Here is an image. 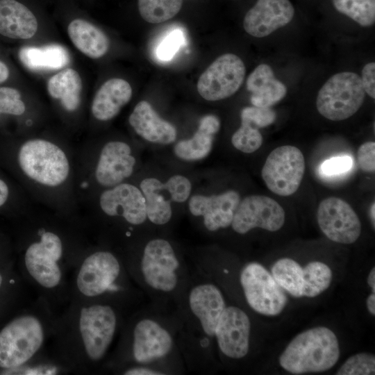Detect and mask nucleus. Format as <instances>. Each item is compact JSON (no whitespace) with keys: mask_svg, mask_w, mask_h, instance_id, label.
Listing matches in <instances>:
<instances>
[{"mask_svg":"<svg viewBox=\"0 0 375 375\" xmlns=\"http://www.w3.org/2000/svg\"><path fill=\"white\" fill-rule=\"evenodd\" d=\"M20 219L17 272L37 297L59 312L69 303L72 273L92 238L81 217H62L38 205Z\"/></svg>","mask_w":375,"mask_h":375,"instance_id":"1","label":"nucleus"},{"mask_svg":"<svg viewBox=\"0 0 375 375\" xmlns=\"http://www.w3.org/2000/svg\"><path fill=\"white\" fill-rule=\"evenodd\" d=\"M15 162L25 192L35 204L62 217H81L75 144L58 124L21 135Z\"/></svg>","mask_w":375,"mask_h":375,"instance_id":"2","label":"nucleus"},{"mask_svg":"<svg viewBox=\"0 0 375 375\" xmlns=\"http://www.w3.org/2000/svg\"><path fill=\"white\" fill-rule=\"evenodd\" d=\"M130 312L110 303L69 301L47 349L69 374H101Z\"/></svg>","mask_w":375,"mask_h":375,"instance_id":"3","label":"nucleus"},{"mask_svg":"<svg viewBox=\"0 0 375 375\" xmlns=\"http://www.w3.org/2000/svg\"><path fill=\"white\" fill-rule=\"evenodd\" d=\"M178 324L173 310L152 304L130 312L103 374L126 364L156 365L169 374L186 372L178 345Z\"/></svg>","mask_w":375,"mask_h":375,"instance_id":"4","label":"nucleus"},{"mask_svg":"<svg viewBox=\"0 0 375 375\" xmlns=\"http://www.w3.org/2000/svg\"><path fill=\"white\" fill-rule=\"evenodd\" d=\"M227 305L219 285L196 266L185 292L173 310L178 324V345L187 369L210 372L215 334Z\"/></svg>","mask_w":375,"mask_h":375,"instance_id":"5","label":"nucleus"},{"mask_svg":"<svg viewBox=\"0 0 375 375\" xmlns=\"http://www.w3.org/2000/svg\"><path fill=\"white\" fill-rule=\"evenodd\" d=\"M118 248L132 281L152 304L169 309L179 302L191 272L170 240L156 237L142 242L137 236Z\"/></svg>","mask_w":375,"mask_h":375,"instance_id":"6","label":"nucleus"},{"mask_svg":"<svg viewBox=\"0 0 375 375\" xmlns=\"http://www.w3.org/2000/svg\"><path fill=\"white\" fill-rule=\"evenodd\" d=\"M142 296L120 249L92 238L72 273L69 302L110 303L131 312Z\"/></svg>","mask_w":375,"mask_h":375,"instance_id":"7","label":"nucleus"},{"mask_svg":"<svg viewBox=\"0 0 375 375\" xmlns=\"http://www.w3.org/2000/svg\"><path fill=\"white\" fill-rule=\"evenodd\" d=\"M136 166L137 158L128 142L117 138L99 141L87 136L75 145L78 202L98 191L128 181Z\"/></svg>","mask_w":375,"mask_h":375,"instance_id":"8","label":"nucleus"},{"mask_svg":"<svg viewBox=\"0 0 375 375\" xmlns=\"http://www.w3.org/2000/svg\"><path fill=\"white\" fill-rule=\"evenodd\" d=\"M58 314L37 297L0 325V373L27 362L47 348Z\"/></svg>","mask_w":375,"mask_h":375,"instance_id":"9","label":"nucleus"},{"mask_svg":"<svg viewBox=\"0 0 375 375\" xmlns=\"http://www.w3.org/2000/svg\"><path fill=\"white\" fill-rule=\"evenodd\" d=\"M45 92L53 117L72 138L85 131L88 91L85 76L73 63L44 78Z\"/></svg>","mask_w":375,"mask_h":375,"instance_id":"10","label":"nucleus"},{"mask_svg":"<svg viewBox=\"0 0 375 375\" xmlns=\"http://www.w3.org/2000/svg\"><path fill=\"white\" fill-rule=\"evenodd\" d=\"M340 355L335 333L326 326L308 329L294 337L281 354V367L292 374L328 371Z\"/></svg>","mask_w":375,"mask_h":375,"instance_id":"11","label":"nucleus"},{"mask_svg":"<svg viewBox=\"0 0 375 375\" xmlns=\"http://www.w3.org/2000/svg\"><path fill=\"white\" fill-rule=\"evenodd\" d=\"M365 97L361 78L351 72L333 75L318 92L316 106L318 112L332 121L344 120L361 107Z\"/></svg>","mask_w":375,"mask_h":375,"instance_id":"12","label":"nucleus"},{"mask_svg":"<svg viewBox=\"0 0 375 375\" xmlns=\"http://www.w3.org/2000/svg\"><path fill=\"white\" fill-rule=\"evenodd\" d=\"M239 283L248 306L265 316L281 313L288 303L285 291L261 264L251 262L239 274Z\"/></svg>","mask_w":375,"mask_h":375,"instance_id":"13","label":"nucleus"},{"mask_svg":"<svg viewBox=\"0 0 375 375\" xmlns=\"http://www.w3.org/2000/svg\"><path fill=\"white\" fill-rule=\"evenodd\" d=\"M0 35L23 44L58 41L57 30L17 0H0Z\"/></svg>","mask_w":375,"mask_h":375,"instance_id":"14","label":"nucleus"},{"mask_svg":"<svg viewBox=\"0 0 375 375\" xmlns=\"http://www.w3.org/2000/svg\"><path fill=\"white\" fill-rule=\"evenodd\" d=\"M305 172V160L296 147L276 148L267 156L261 175L267 187L276 194L288 197L295 193Z\"/></svg>","mask_w":375,"mask_h":375,"instance_id":"15","label":"nucleus"},{"mask_svg":"<svg viewBox=\"0 0 375 375\" xmlns=\"http://www.w3.org/2000/svg\"><path fill=\"white\" fill-rule=\"evenodd\" d=\"M17 119L28 133L51 124L53 115L49 106L31 88L0 86V118Z\"/></svg>","mask_w":375,"mask_h":375,"instance_id":"16","label":"nucleus"},{"mask_svg":"<svg viewBox=\"0 0 375 375\" xmlns=\"http://www.w3.org/2000/svg\"><path fill=\"white\" fill-rule=\"evenodd\" d=\"M245 73L244 64L240 57L233 53H224L201 74L197 81V91L207 101L226 99L239 90Z\"/></svg>","mask_w":375,"mask_h":375,"instance_id":"17","label":"nucleus"},{"mask_svg":"<svg viewBox=\"0 0 375 375\" xmlns=\"http://www.w3.org/2000/svg\"><path fill=\"white\" fill-rule=\"evenodd\" d=\"M251 322L240 307L226 305L219 319L215 334V347L229 360H240L249 352Z\"/></svg>","mask_w":375,"mask_h":375,"instance_id":"18","label":"nucleus"},{"mask_svg":"<svg viewBox=\"0 0 375 375\" xmlns=\"http://www.w3.org/2000/svg\"><path fill=\"white\" fill-rule=\"evenodd\" d=\"M133 97V88L125 78L114 76L104 80L88 103L85 131L92 135L97 126L114 119Z\"/></svg>","mask_w":375,"mask_h":375,"instance_id":"19","label":"nucleus"},{"mask_svg":"<svg viewBox=\"0 0 375 375\" xmlns=\"http://www.w3.org/2000/svg\"><path fill=\"white\" fill-rule=\"evenodd\" d=\"M285 223V211L273 199L263 195H249L240 200L231 225L240 235L260 228L274 232Z\"/></svg>","mask_w":375,"mask_h":375,"instance_id":"20","label":"nucleus"},{"mask_svg":"<svg viewBox=\"0 0 375 375\" xmlns=\"http://www.w3.org/2000/svg\"><path fill=\"white\" fill-rule=\"evenodd\" d=\"M317 219L322 232L335 242L352 244L360 235L359 217L350 205L340 198L322 200L317 208Z\"/></svg>","mask_w":375,"mask_h":375,"instance_id":"21","label":"nucleus"},{"mask_svg":"<svg viewBox=\"0 0 375 375\" xmlns=\"http://www.w3.org/2000/svg\"><path fill=\"white\" fill-rule=\"evenodd\" d=\"M240 200L233 190L210 196L194 194L189 198L188 209L192 215L201 218L206 231L215 233L231 226Z\"/></svg>","mask_w":375,"mask_h":375,"instance_id":"22","label":"nucleus"},{"mask_svg":"<svg viewBox=\"0 0 375 375\" xmlns=\"http://www.w3.org/2000/svg\"><path fill=\"white\" fill-rule=\"evenodd\" d=\"M17 57L30 74L44 78L73 64L69 50L59 41L23 44L17 51Z\"/></svg>","mask_w":375,"mask_h":375,"instance_id":"23","label":"nucleus"},{"mask_svg":"<svg viewBox=\"0 0 375 375\" xmlns=\"http://www.w3.org/2000/svg\"><path fill=\"white\" fill-rule=\"evenodd\" d=\"M294 8L289 0H257L243 20L245 31L255 38H264L289 24Z\"/></svg>","mask_w":375,"mask_h":375,"instance_id":"24","label":"nucleus"},{"mask_svg":"<svg viewBox=\"0 0 375 375\" xmlns=\"http://www.w3.org/2000/svg\"><path fill=\"white\" fill-rule=\"evenodd\" d=\"M64 31L72 47L87 59L98 61L110 53V36L100 26L85 17L69 19L65 24Z\"/></svg>","mask_w":375,"mask_h":375,"instance_id":"25","label":"nucleus"},{"mask_svg":"<svg viewBox=\"0 0 375 375\" xmlns=\"http://www.w3.org/2000/svg\"><path fill=\"white\" fill-rule=\"evenodd\" d=\"M128 122L133 131L149 142L167 145L176 140V127L160 117L147 101L142 100L136 103Z\"/></svg>","mask_w":375,"mask_h":375,"instance_id":"26","label":"nucleus"},{"mask_svg":"<svg viewBox=\"0 0 375 375\" xmlns=\"http://www.w3.org/2000/svg\"><path fill=\"white\" fill-rule=\"evenodd\" d=\"M219 119L214 115L201 118L197 131L189 139L178 141L174 147L177 158L186 161L200 160L207 157L212 148L214 137L219 131Z\"/></svg>","mask_w":375,"mask_h":375,"instance_id":"27","label":"nucleus"},{"mask_svg":"<svg viewBox=\"0 0 375 375\" xmlns=\"http://www.w3.org/2000/svg\"><path fill=\"white\" fill-rule=\"evenodd\" d=\"M246 86L251 92L253 106L270 108L287 93L286 86L276 79L271 67L267 64L258 65L247 78Z\"/></svg>","mask_w":375,"mask_h":375,"instance_id":"28","label":"nucleus"},{"mask_svg":"<svg viewBox=\"0 0 375 375\" xmlns=\"http://www.w3.org/2000/svg\"><path fill=\"white\" fill-rule=\"evenodd\" d=\"M145 199L147 220L157 226L167 224L172 217L170 200L165 197L163 183L158 178L142 179L138 186Z\"/></svg>","mask_w":375,"mask_h":375,"instance_id":"29","label":"nucleus"},{"mask_svg":"<svg viewBox=\"0 0 375 375\" xmlns=\"http://www.w3.org/2000/svg\"><path fill=\"white\" fill-rule=\"evenodd\" d=\"M270 273L284 291L296 298L303 297V271L297 261L290 258L278 259Z\"/></svg>","mask_w":375,"mask_h":375,"instance_id":"30","label":"nucleus"},{"mask_svg":"<svg viewBox=\"0 0 375 375\" xmlns=\"http://www.w3.org/2000/svg\"><path fill=\"white\" fill-rule=\"evenodd\" d=\"M69 374L67 369L51 356L47 348L27 362L0 373L3 375H60Z\"/></svg>","mask_w":375,"mask_h":375,"instance_id":"31","label":"nucleus"},{"mask_svg":"<svg viewBox=\"0 0 375 375\" xmlns=\"http://www.w3.org/2000/svg\"><path fill=\"white\" fill-rule=\"evenodd\" d=\"M303 297H315L326 290L331 284L332 270L323 262H310L303 268Z\"/></svg>","mask_w":375,"mask_h":375,"instance_id":"32","label":"nucleus"},{"mask_svg":"<svg viewBox=\"0 0 375 375\" xmlns=\"http://www.w3.org/2000/svg\"><path fill=\"white\" fill-rule=\"evenodd\" d=\"M183 0H138L141 17L151 24H160L173 18L181 10Z\"/></svg>","mask_w":375,"mask_h":375,"instance_id":"33","label":"nucleus"},{"mask_svg":"<svg viewBox=\"0 0 375 375\" xmlns=\"http://www.w3.org/2000/svg\"><path fill=\"white\" fill-rule=\"evenodd\" d=\"M335 8L362 26L375 22V0H333Z\"/></svg>","mask_w":375,"mask_h":375,"instance_id":"34","label":"nucleus"},{"mask_svg":"<svg viewBox=\"0 0 375 375\" xmlns=\"http://www.w3.org/2000/svg\"><path fill=\"white\" fill-rule=\"evenodd\" d=\"M231 142L238 150L251 153L261 147L262 136L258 128L247 122L241 121L240 127L232 135Z\"/></svg>","mask_w":375,"mask_h":375,"instance_id":"35","label":"nucleus"},{"mask_svg":"<svg viewBox=\"0 0 375 375\" xmlns=\"http://www.w3.org/2000/svg\"><path fill=\"white\" fill-rule=\"evenodd\" d=\"M375 356L371 353H358L348 358L337 370L338 375H374Z\"/></svg>","mask_w":375,"mask_h":375,"instance_id":"36","label":"nucleus"},{"mask_svg":"<svg viewBox=\"0 0 375 375\" xmlns=\"http://www.w3.org/2000/svg\"><path fill=\"white\" fill-rule=\"evenodd\" d=\"M164 191L169 199L175 203H184L190 197L192 192L191 181L185 176L174 175L163 183Z\"/></svg>","mask_w":375,"mask_h":375,"instance_id":"37","label":"nucleus"},{"mask_svg":"<svg viewBox=\"0 0 375 375\" xmlns=\"http://www.w3.org/2000/svg\"><path fill=\"white\" fill-rule=\"evenodd\" d=\"M185 42V35L181 29L172 30L158 44L156 49L157 58L162 61L171 60Z\"/></svg>","mask_w":375,"mask_h":375,"instance_id":"38","label":"nucleus"},{"mask_svg":"<svg viewBox=\"0 0 375 375\" xmlns=\"http://www.w3.org/2000/svg\"><path fill=\"white\" fill-rule=\"evenodd\" d=\"M241 121L247 122L257 128L267 127L274 122L276 114L271 108L247 106L241 110Z\"/></svg>","mask_w":375,"mask_h":375,"instance_id":"39","label":"nucleus"},{"mask_svg":"<svg viewBox=\"0 0 375 375\" xmlns=\"http://www.w3.org/2000/svg\"><path fill=\"white\" fill-rule=\"evenodd\" d=\"M353 165V160L349 156L333 157L325 160L321 165V175L333 177L342 175L349 172Z\"/></svg>","mask_w":375,"mask_h":375,"instance_id":"40","label":"nucleus"},{"mask_svg":"<svg viewBox=\"0 0 375 375\" xmlns=\"http://www.w3.org/2000/svg\"><path fill=\"white\" fill-rule=\"evenodd\" d=\"M357 160L360 168L365 172L375 170V143L366 142L361 144L357 152Z\"/></svg>","mask_w":375,"mask_h":375,"instance_id":"41","label":"nucleus"},{"mask_svg":"<svg viewBox=\"0 0 375 375\" xmlns=\"http://www.w3.org/2000/svg\"><path fill=\"white\" fill-rule=\"evenodd\" d=\"M363 89L370 97L375 98V63L366 64L362 69L360 77Z\"/></svg>","mask_w":375,"mask_h":375,"instance_id":"42","label":"nucleus"},{"mask_svg":"<svg viewBox=\"0 0 375 375\" xmlns=\"http://www.w3.org/2000/svg\"><path fill=\"white\" fill-rule=\"evenodd\" d=\"M10 197V186L7 182L0 177V208L8 202Z\"/></svg>","mask_w":375,"mask_h":375,"instance_id":"43","label":"nucleus"},{"mask_svg":"<svg viewBox=\"0 0 375 375\" xmlns=\"http://www.w3.org/2000/svg\"><path fill=\"white\" fill-rule=\"evenodd\" d=\"M10 74L11 70L8 65L0 58V85L8 81Z\"/></svg>","mask_w":375,"mask_h":375,"instance_id":"44","label":"nucleus"},{"mask_svg":"<svg viewBox=\"0 0 375 375\" xmlns=\"http://www.w3.org/2000/svg\"><path fill=\"white\" fill-rule=\"evenodd\" d=\"M9 247H0V267L5 265L14 259L10 256V251Z\"/></svg>","mask_w":375,"mask_h":375,"instance_id":"45","label":"nucleus"},{"mask_svg":"<svg viewBox=\"0 0 375 375\" xmlns=\"http://www.w3.org/2000/svg\"><path fill=\"white\" fill-rule=\"evenodd\" d=\"M366 306L369 312L372 315H375V293L372 292L366 299Z\"/></svg>","mask_w":375,"mask_h":375,"instance_id":"46","label":"nucleus"},{"mask_svg":"<svg viewBox=\"0 0 375 375\" xmlns=\"http://www.w3.org/2000/svg\"><path fill=\"white\" fill-rule=\"evenodd\" d=\"M367 282L372 290V292L375 293V267H373L369 272Z\"/></svg>","mask_w":375,"mask_h":375,"instance_id":"47","label":"nucleus"},{"mask_svg":"<svg viewBox=\"0 0 375 375\" xmlns=\"http://www.w3.org/2000/svg\"><path fill=\"white\" fill-rule=\"evenodd\" d=\"M374 212H375V204L374 203H373L370 207L369 215H370V219H371V222H372L374 228L375 227V213Z\"/></svg>","mask_w":375,"mask_h":375,"instance_id":"48","label":"nucleus"}]
</instances>
